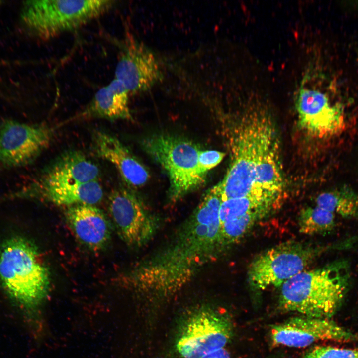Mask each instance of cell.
Returning a JSON list of instances; mask_svg holds the SVG:
<instances>
[{"mask_svg":"<svg viewBox=\"0 0 358 358\" xmlns=\"http://www.w3.org/2000/svg\"><path fill=\"white\" fill-rule=\"evenodd\" d=\"M0 282L8 296L30 320L39 319L50 288L49 270L29 240L12 237L0 248Z\"/></svg>","mask_w":358,"mask_h":358,"instance_id":"1","label":"cell"},{"mask_svg":"<svg viewBox=\"0 0 358 358\" xmlns=\"http://www.w3.org/2000/svg\"><path fill=\"white\" fill-rule=\"evenodd\" d=\"M351 281L350 266L343 260L303 271L281 285L280 306L304 316L330 319L342 304Z\"/></svg>","mask_w":358,"mask_h":358,"instance_id":"2","label":"cell"},{"mask_svg":"<svg viewBox=\"0 0 358 358\" xmlns=\"http://www.w3.org/2000/svg\"><path fill=\"white\" fill-rule=\"evenodd\" d=\"M112 0H35L24 2L23 23L36 37L49 40L75 30L108 12Z\"/></svg>","mask_w":358,"mask_h":358,"instance_id":"3","label":"cell"},{"mask_svg":"<svg viewBox=\"0 0 358 358\" xmlns=\"http://www.w3.org/2000/svg\"><path fill=\"white\" fill-rule=\"evenodd\" d=\"M269 117L261 111L247 113L235 129L230 166L219 182L222 201L249 195L255 178L262 136Z\"/></svg>","mask_w":358,"mask_h":358,"instance_id":"4","label":"cell"},{"mask_svg":"<svg viewBox=\"0 0 358 358\" xmlns=\"http://www.w3.org/2000/svg\"><path fill=\"white\" fill-rule=\"evenodd\" d=\"M144 149L164 169L169 178V199L175 202L199 187L206 174L198 164L201 149L187 140L169 135L152 136Z\"/></svg>","mask_w":358,"mask_h":358,"instance_id":"5","label":"cell"},{"mask_svg":"<svg viewBox=\"0 0 358 358\" xmlns=\"http://www.w3.org/2000/svg\"><path fill=\"white\" fill-rule=\"evenodd\" d=\"M311 247L299 243H285L256 258L248 276L251 286L259 290L279 287L304 270L316 255Z\"/></svg>","mask_w":358,"mask_h":358,"instance_id":"6","label":"cell"},{"mask_svg":"<svg viewBox=\"0 0 358 358\" xmlns=\"http://www.w3.org/2000/svg\"><path fill=\"white\" fill-rule=\"evenodd\" d=\"M232 334L228 319L209 307L197 309L181 328L176 348L183 358H201L224 347Z\"/></svg>","mask_w":358,"mask_h":358,"instance_id":"7","label":"cell"},{"mask_svg":"<svg viewBox=\"0 0 358 358\" xmlns=\"http://www.w3.org/2000/svg\"><path fill=\"white\" fill-rule=\"evenodd\" d=\"M55 128L5 120L0 125V165L21 167L35 160L51 144Z\"/></svg>","mask_w":358,"mask_h":358,"instance_id":"8","label":"cell"},{"mask_svg":"<svg viewBox=\"0 0 358 358\" xmlns=\"http://www.w3.org/2000/svg\"><path fill=\"white\" fill-rule=\"evenodd\" d=\"M108 210L120 238L127 245L141 247L155 236L159 219L134 193L124 188L109 197Z\"/></svg>","mask_w":358,"mask_h":358,"instance_id":"9","label":"cell"},{"mask_svg":"<svg viewBox=\"0 0 358 358\" xmlns=\"http://www.w3.org/2000/svg\"><path fill=\"white\" fill-rule=\"evenodd\" d=\"M115 77L134 94L147 91L161 79L159 62L152 50L127 33L122 43Z\"/></svg>","mask_w":358,"mask_h":358,"instance_id":"10","label":"cell"},{"mask_svg":"<svg viewBox=\"0 0 358 358\" xmlns=\"http://www.w3.org/2000/svg\"><path fill=\"white\" fill-rule=\"evenodd\" d=\"M270 337L274 345L303 348L320 340L339 342L358 341V335L328 318H291L273 325Z\"/></svg>","mask_w":358,"mask_h":358,"instance_id":"11","label":"cell"},{"mask_svg":"<svg viewBox=\"0 0 358 358\" xmlns=\"http://www.w3.org/2000/svg\"><path fill=\"white\" fill-rule=\"evenodd\" d=\"M295 107L299 126L314 137L334 135L343 127L341 111L330 104L325 94L306 85L303 80L297 92Z\"/></svg>","mask_w":358,"mask_h":358,"instance_id":"12","label":"cell"},{"mask_svg":"<svg viewBox=\"0 0 358 358\" xmlns=\"http://www.w3.org/2000/svg\"><path fill=\"white\" fill-rule=\"evenodd\" d=\"M283 185L278 140L269 118L262 136L255 180L249 195L276 200Z\"/></svg>","mask_w":358,"mask_h":358,"instance_id":"13","label":"cell"},{"mask_svg":"<svg viewBox=\"0 0 358 358\" xmlns=\"http://www.w3.org/2000/svg\"><path fill=\"white\" fill-rule=\"evenodd\" d=\"M98 167L83 153H64L36 179L27 185L32 187L57 186L98 180Z\"/></svg>","mask_w":358,"mask_h":358,"instance_id":"14","label":"cell"},{"mask_svg":"<svg viewBox=\"0 0 358 358\" xmlns=\"http://www.w3.org/2000/svg\"><path fill=\"white\" fill-rule=\"evenodd\" d=\"M93 146L96 155L112 164L128 185L139 187L146 183L149 178L147 169L116 137L95 131Z\"/></svg>","mask_w":358,"mask_h":358,"instance_id":"15","label":"cell"},{"mask_svg":"<svg viewBox=\"0 0 358 358\" xmlns=\"http://www.w3.org/2000/svg\"><path fill=\"white\" fill-rule=\"evenodd\" d=\"M65 215L73 233L84 245L94 250L106 246L111 237V225L100 209L93 205H77L69 207Z\"/></svg>","mask_w":358,"mask_h":358,"instance_id":"16","label":"cell"},{"mask_svg":"<svg viewBox=\"0 0 358 358\" xmlns=\"http://www.w3.org/2000/svg\"><path fill=\"white\" fill-rule=\"evenodd\" d=\"M21 198H38L55 205L71 207L77 205H93L100 202L103 192L98 180L57 186L32 187L25 186L15 195Z\"/></svg>","mask_w":358,"mask_h":358,"instance_id":"17","label":"cell"},{"mask_svg":"<svg viewBox=\"0 0 358 358\" xmlns=\"http://www.w3.org/2000/svg\"><path fill=\"white\" fill-rule=\"evenodd\" d=\"M129 94L123 84L114 78L108 85L100 89L87 106L72 119H131Z\"/></svg>","mask_w":358,"mask_h":358,"instance_id":"18","label":"cell"},{"mask_svg":"<svg viewBox=\"0 0 358 358\" xmlns=\"http://www.w3.org/2000/svg\"><path fill=\"white\" fill-rule=\"evenodd\" d=\"M315 202L316 206L343 218L358 215V195L347 186L321 193Z\"/></svg>","mask_w":358,"mask_h":358,"instance_id":"19","label":"cell"},{"mask_svg":"<svg viewBox=\"0 0 358 358\" xmlns=\"http://www.w3.org/2000/svg\"><path fill=\"white\" fill-rule=\"evenodd\" d=\"M275 200L254 195L228 199L222 202L220 223L231 218L256 211H270Z\"/></svg>","mask_w":358,"mask_h":358,"instance_id":"20","label":"cell"},{"mask_svg":"<svg viewBox=\"0 0 358 358\" xmlns=\"http://www.w3.org/2000/svg\"><path fill=\"white\" fill-rule=\"evenodd\" d=\"M335 224L336 215L317 206L303 209L298 220L300 232L308 235L326 233Z\"/></svg>","mask_w":358,"mask_h":358,"instance_id":"21","label":"cell"},{"mask_svg":"<svg viewBox=\"0 0 358 358\" xmlns=\"http://www.w3.org/2000/svg\"><path fill=\"white\" fill-rule=\"evenodd\" d=\"M268 212L256 211L228 219L220 223L223 247L240 239L260 219Z\"/></svg>","mask_w":358,"mask_h":358,"instance_id":"22","label":"cell"},{"mask_svg":"<svg viewBox=\"0 0 358 358\" xmlns=\"http://www.w3.org/2000/svg\"><path fill=\"white\" fill-rule=\"evenodd\" d=\"M303 358H358V348H342L330 346H317L311 349Z\"/></svg>","mask_w":358,"mask_h":358,"instance_id":"23","label":"cell"},{"mask_svg":"<svg viewBox=\"0 0 358 358\" xmlns=\"http://www.w3.org/2000/svg\"><path fill=\"white\" fill-rule=\"evenodd\" d=\"M225 155L224 152L216 150H201L198 156V164L202 172L206 175L222 161Z\"/></svg>","mask_w":358,"mask_h":358,"instance_id":"24","label":"cell"},{"mask_svg":"<svg viewBox=\"0 0 358 358\" xmlns=\"http://www.w3.org/2000/svg\"><path fill=\"white\" fill-rule=\"evenodd\" d=\"M201 358H231L228 352L224 348L213 351Z\"/></svg>","mask_w":358,"mask_h":358,"instance_id":"25","label":"cell"},{"mask_svg":"<svg viewBox=\"0 0 358 358\" xmlns=\"http://www.w3.org/2000/svg\"><path fill=\"white\" fill-rule=\"evenodd\" d=\"M1 1H0V3H1Z\"/></svg>","mask_w":358,"mask_h":358,"instance_id":"26","label":"cell"}]
</instances>
